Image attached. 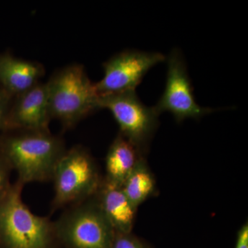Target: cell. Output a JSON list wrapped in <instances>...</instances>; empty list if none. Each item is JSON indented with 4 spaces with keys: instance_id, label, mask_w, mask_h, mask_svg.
Returning a JSON list of instances; mask_svg holds the SVG:
<instances>
[{
    "instance_id": "6da1fadb",
    "label": "cell",
    "mask_w": 248,
    "mask_h": 248,
    "mask_svg": "<svg viewBox=\"0 0 248 248\" xmlns=\"http://www.w3.org/2000/svg\"><path fill=\"white\" fill-rule=\"evenodd\" d=\"M0 139V156L17 173V182L52 180L59 160L66 151L61 138L50 131L14 130Z\"/></svg>"
},
{
    "instance_id": "7a4b0ae2",
    "label": "cell",
    "mask_w": 248,
    "mask_h": 248,
    "mask_svg": "<svg viewBox=\"0 0 248 248\" xmlns=\"http://www.w3.org/2000/svg\"><path fill=\"white\" fill-rule=\"evenodd\" d=\"M46 85L52 120H58L64 128H73L100 109V95L82 65L58 70Z\"/></svg>"
},
{
    "instance_id": "3957f363",
    "label": "cell",
    "mask_w": 248,
    "mask_h": 248,
    "mask_svg": "<svg viewBox=\"0 0 248 248\" xmlns=\"http://www.w3.org/2000/svg\"><path fill=\"white\" fill-rule=\"evenodd\" d=\"M16 182L0 201V243L5 248H50L57 240L54 221L31 211Z\"/></svg>"
},
{
    "instance_id": "277c9868",
    "label": "cell",
    "mask_w": 248,
    "mask_h": 248,
    "mask_svg": "<svg viewBox=\"0 0 248 248\" xmlns=\"http://www.w3.org/2000/svg\"><path fill=\"white\" fill-rule=\"evenodd\" d=\"M103 178L94 158L84 146L66 150L54 171V210L89 200L97 193Z\"/></svg>"
},
{
    "instance_id": "5b68a950",
    "label": "cell",
    "mask_w": 248,
    "mask_h": 248,
    "mask_svg": "<svg viewBox=\"0 0 248 248\" xmlns=\"http://www.w3.org/2000/svg\"><path fill=\"white\" fill-rule=\"evenodd\" d=\"M54 226L57 240L68 248H112L115 232L94 196L71 205Z\"/></svg>"
},
{
    "instance_id": "8992f818",
    "label": "cell",
    "mask_w": 248,
    "mask_h": 248,
    "mask_svg": "<svg viewBox=\"0 0 248 248\" xmlns=\"http://www.w3.org/2000/svg\"><path fill=\"white\" fill-rule=\"evenodd\" d=\"M99 108L110 111L120 127V133L144 155L159 125L154 107L145 105L136 92L100 96Z\"/></svg>"
},
{
    "instance_id": "52a82bcc",
    "label": "cell",
    "mask_w": 248,
    "mask_h": 248,
    "mask_svg": "<svg viewBox=\"0 0 248 248\" xmlns=\"http://www.w3.org/2000/svg\"><path fill=\"white\" fill-rule=\"evenodd\" d=\"M167 76L162 95L154 108L158 114L167 112L178 123L187 119H200L214 109L201 107L194 95L193 87L182 53L173 49L167 58Z\"/></svg>"
},
{
    "instance_id": "ba28073f",
    "label": "cell",
    "mask_w": 248,
    "mask_h": 248,
    "mask_svg": "<svg viewBox=\"0 0 248 248\" xmlns=\"http://www.w3.org/2000/svg\"><path fill=\"white\" fill-rule=\"evenodd\" d=\"M166 60L156 52L125 50L116 54L103 64L104 76L95 84L100 96L136 92L142 80L156 65Z\"/></svg>"
},
{
    "instance_id": "9c48e42d",
    "label": "cell",
    "mask_w": 248,
    "mask_h": 248,
    "mask_svg": "<svg viewBox=\"0 0 248 248\" xmlns=\"http://www.w3.org/2000/svg\"><path fill=\"white\" fill-rule=\"evenodd\" d=\"M10 106L4 130L50 131L52 120L46 83L38 84L14 98Z\"/></svg>"
},
{
    "instance_id": "30bf717a",
    "label": "cell",
    "mask_w": 248,
    "mask_h": 248,
    "mask_svg": "<svg viewBox=\"0 0 248 248\" xmlns=\"http://www.w3.org/2000/svg\"><path fill=\"white\" fill-rule=\"evenodd\" d=\"M45 73L38 62L0 54V87L13 99L40 83Z\"/></svg>"
},
{
    "instance_id": "8fae6325",
    "label": "cell",
    "mask_w": 248,
    "mask_h": 248,
    "mask_svg": "<svg viewBox=\"0 0 248 248\" xmlns=\"http://www.w3.org/2000/svg\"><path fill=\"white\" fill-rule=\"evenodd\" d=\"M94 197L116 232H132L138 208L130 202L121 186L103 178Z\"/></svg>"
},
{
    "instance_id": "7c38bea8",
    "label": "cell",
    "mask_w": 248,
    "mask_h": 248,
    "mask_svg": "<svg viewBox=\"0 0 248 248\" xmlns=\"http://www.w3.org/2000/svg\"><path fill=\"white\" fill-rule=\"evenodd\" d=\"M143 155L120 133L116 137L106 157V176L108 182L122 186Z\"/></svg>"
},
{
    "instance_id": "4fadbf2b",
    "label": "cell",
    "mask_w": 248,
    "mask_h": 248,
    "mask_svg": "<svg viewBox=\"0 0 248 248\" xmlns=\"http://www.w3.org/2000/svg\"><path fill=\"white\" fill-rule=\"evenodd\" d=\"M121 187L137 208L155 195L156 192V181L144 158L138 161Z\"/></svg>"
},
{
    "instance_id": "5bb4252c",
    "label": "cell",
    "mask_w": 248,
    "mask_h": 248,
    "mask_svg": "<svg viewBox=\"0 0 248 248\" xmlns=\"http://www.w3.org/2000/svg\"><path fill=\"white\" fill-rule=\"evenodd\" d=\"M112 248H149L132 232H115Z\"/></svg>"
},
{
    "instance_id": "9a60e30c",
    "label": "cell",
    "mask_w": 248,
    "mask_h": 248,
    "mask_svg": "<svg viewBox=\"0 0 248 248\" xmlns=\"http://www.w3.org/2000/svg\"><path fill=\"white\" fill-rule=\"evenodd\" d=\"M9 167L0 156V201L4 198L11 188L9 180Z\"/></svg>"
},
{
    "instance_id": "2e32d148",
    "label": "cell",
    "mask_w": 248,
    "mask_h": 248,
    "mask_svg": "<svg viewBox=\"0 0 248 248\" xmlns=\"http://www.w3.org/2000/svg\"><path fill=\"white\" fill-rule=\"evenodd\" d=\"M13 98L0 87V130H4Z\"/></svg>"
},
{
    "instance_id": "e0dca14e",
    "label": "cell",
    "mask_w": 248,
    "mask_h": 248,
    "mask_svg": "<svg viewBox=\"0 0 248 248\" xmlns=\"http://www.w3.org/2000/svg\"><path fill=\"white\" fill-rule=\"evenodd\" d=\"M235 248H248V223L246 222L238 232Z\"/></svg>"
}]
</instances>
